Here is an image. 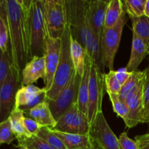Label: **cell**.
Listing matches in <instances>:
<instances>
[{"mask_svg":"<svg viewBox=\"0 0 149 149\" xmlns=\"http://www.w3.org/2000/svg\"><path fill=\"white\" fill-rule=\"evenodd\" d=\"M31 0H5L9 26L12 66L22 81L29 58L28 13Z\"/></svg>","mask_w":149,"mask_h":149,"instance_id":"obj_1","label":"cell"},{"mask_svg":"<svg viewBox=\"0 0 149 149\" xmlns=\"http://www.w3.org/2000/svg\"><path fill=\"white\" fill-rule=\"evenodd\" d=\"M29 58L44 56L47 37L44 13V0H31L28 13Z\"/></svg>","mask_w":149,"mask_h":149,"instance_id":"obj_2","label":"cell"},{"mask_svg":"<svg viewBox=\"0 0 149 149\" xmlns=\"http://www.w3.org/2000/svg\"><path fill=\"white\" fill-rule=\"evenodd\" d=\"M71 29L68 24L61 38V56L53 83L50 90L47 92V97L49 100H55L59 95L62 90L66 87L75 71L71 55Z\"/></svg>","mask_w":149,"mask_h":149,"instance_id":"obj_3","label":"cell"},{"mask_svg":"<svg viewBox=\"0 0 149 149\" xmlns=\"http://www.w3.org/2000/svg\"><path fill=\"white\" fill-rule=\"evenodd\" d=\"M87 0H66L68 23L71 36L86 48L93 33L87 19Z\"/></svg>","mask_w":149,"mask_h":149,"instance_id":"obj_4","label":"cell"},{"mask_svg":"<svg viewBox=\"0 0 149 149\" xmlns=\"http://www.w3.org/2000/svg\"><path fill=\"white\" fill-rule=\"evenodd\" d=\"M44 13L47 36L61 39L68 24L66 0H44Z\"/></svg>","mask_w":149,"mask_h":149,"instance_id":"obj_5","label":"cell"},{"mask_svg":"<svg viewBox=\"0 0 149 149\" xmlns=\"http://www.w3.org/2000/svg\"><path fill=\"white\" fill-rule=\"evenodd\" d=\"M129 16L124 10L120 20L111 29L104 28L102 33L100 42L103 54V63L109 71H113V63L116 54L121 42L124 26L127 22Z\"/></svg>","mask_w":149,"mask_h":149,"instance_id":"obj_6","label":"cell"},{"mask_svg":"<svg viewBox=\"0 0 149 149\" xmlns=\"http://www.w3.org/2000/svg\"><path fill=\"white\" fill-rule=\"evenodd\" d=\"M104 74L105 73L102 72L91 61L87 113V117L90 125L94 122L98 113L103 112L102 104L106 86Z\"/></svg>","mask_w":149,"mask_h":149,"instance_id":"obj_7","label":"cell"},{"mask_svg":"<svg viewBox=\"0 0 149 149\" xmlns=\"http://www.w3.org/2000/svg\"><path fill=\"white\" fill-rule=\"evenodd\" d=\"M81 77L75 70L68 84L59 95L53 100H48L51 112L57 122L78 102Z\"/></svg>","mask_w":149,"mask_h":149,"instance_id":"obj_8","label":"cell"},{"mask_svg":"<svg viewBox=\"0 0 149 149\" xmlns=\"http://www.w3.org/2000/svg\"><path fill=\"white\" fill-rule=\"evenodd\" d=\"M20 82L21 84V81L11 65L7 79L0 87V122L8 119L15 109L16 96Z\"/></svg>","mask_w":149,"mask_h":149,"instance_id":"obj_9","label":"cell"},{"mask_svg":"<svg viewBox=\"0 0 149 149\" xmlns=\"http://www.w3.org/2000/svg\"><path fill=\"white\" fill-rule=\"evenodd\" d=\"M51 129L66 133L88 135L90 124L87 116L80 111L77 103L57 122L55 127Z\"/></svg>","mask_w":149,"mask_h":149,"instance_id":"obj_10","label":"cell"},{"mask_svg":"<svg viewBox=\"0 0 149 149\" xmlns=\"http://www.w3.org/2000/svg\"><path fill=\"white\" fill-rule=\"evenodd\" d=\"M89 135L95 143L101 149H121L119 138L112 131L103 112L98 113L90 125Z\"/></svg>","mask_w":149,"mask_h":149,"instance_id":"obj_11","label":"cell"},{"mask_svg":"<svg viewBox=\"0 0 149 149\" xmlns=\"http://www.w3.org/2000/svg\"><path fill=\"white\" fill-rule=\"evenodd\" d=\"M146 77L147 74L141 80L138 87L130 92L125 100L129 108L127 121L125 123L128 128H132L138 124L143 123L144 115V87Z\"/></svg>","mask_w":149,"mask_h":149,"instance_id":"obj_12","label":"cell"},{"mask_svg":"<svg viewBox=\"0 0 149 149\" xmlns=\"http://www.w3.org/2000/svg\"><path fill=\"white\" fill-rule=\"evenodd\" d=\"M61 39H51L47 37L45 49V59L46 64V81H45V87L47 90H50L53 83L55 72L58 68L61 56Z\"/></svg>","mask_w":149,"mask_h":149,"instance_id":"obj_13","label":"cell"},{"mask_svg":"<svg viewBox=\"0 0 149 149\" xmlns=\"http://www.w3.org/2000/svg\"><path fill=\"white\" fill-rule=\"evenodd\" d=\"M47 100V90L45 88H39L33 84L21 86L16 96L15 108L23 112L27 111Z\"/></svg>","mask_w":149,"mask_h":149,"instance_id":"obj_14","label":"cell"},{"mask_svg":"<svg viewBox=\"0 0 149 149\" xmlns=\"http://www.w3.org/2000/svg\"><path fill=\"white\" fill-rule=\"evenodd\" d=\"M110 1L90 0L87 5V19L92 32L101 38L105 26L106 11Z\"/></svg>","mask_w":149,"mask_h":149,"instance_id":"obj_15","label":"cell"},{"mask_svg":"<svg viewBox=\"0 0 149 149\" xmlns=\"http://www.w3.org/2000/svg\"><path fill=\"white\" fill-rule=\"evenodd\" d=\"M46 64L45 56H35L31 59L22 72L21 86L33 84L39 79L46 81Z\"/></svg>","mask_w":149,"mask_h":149,"instance_id":"obj_16","label":"cell"},{"mask_svg":"<svg viewBox=\"0 0 149 149\" xmlns=\"http://www.w3.org/2000/svg\"><path fill=\"white\" fill-rule=\"evenodd\" d=\"M23 113L29 118L36 121L42 127L54 128L57 124V121L51 112L48 99L46 101L38 104L31 110Z\"/></svg>","mask_w":149,"mask_h":149,"instance_id":"obj_17","label":"cell"},{"mask_svg":"<svg viewBox=\"0 0 149 149\" xmlns=\"http://www.w3.org/2000/svg\"><path fill=\"white\" fill-rule=\"evenodd\" d=\"M148 55V47L143 41L132 33V49L126 68L130 72L138 71V68L144 58Z\"/></svg>","mask_w":149,"mask_h":149,"instance_id":"obj_18","label":"cell"},{"mask_svg":"<svg viewBox=\"0 0 149 149\" xmlns=\"http://www.w3.org/2000/svg\"><path fill=\"white\" fill-rule=\"evenodd\" d=\"M52 130L57 136L59 137L64 145L66 146L67 149L87 148V147H92L95 145V142L89 134L88 135H79V134L66 133V132H59V131L53 130Z\"/></svg>","mask_w":149,"mask_h":149,"instance_id":"obj_19","label":"cell"},{"mask_svg":"<svg viewBox=\"0 0 149 149\" xmlns=\"http://www.w3.org/2000/svg\"><path fill=\"white\" fill-rule=\"evenodd\" d=\"M90 66H91V61L89 59L88 57H87L84 71L81 77V84L79 86L78 102H77V106H78L79 111L86 116L87 113V106H88Z\"/></svg>","mask_w":149,"mask_h":149,"instance_id":"obj_20","label":"cell"},{"mask_svg":"<svg viewBox=\"0 0 149 149\" xmlns=\"http://www.w3.org/2000/svg\"><path fill=\"white\" fill-rule=\"evenodd\" d=\"M71 55L76 71L80 76H82L87 57V51L79 42L73 39L72 36L71 42Z\"/></svg>","mask_w":149,"mask_h":149,"instance_id":"obj_21","label":"cell"},{"mask_svg":"<svg viewBox=\"0 0 149 149\" xmlns=\"http://www.w3.org/2000/svg\"><path fill=\"white\" fill-rule=\"evenodd\" d=\"M124 10L123 1L121 0H110L106 11L104 28L111 29L114 27L120 20Z\"/></svg>","mask_w":149,"mask_h":149,"instance_id":"obj_22","label":"cell"},{"mask_svg":"<svg viewBox=\"0 0 149 149\" xmlns=\"http://www.w3.org/2000/svg\"><path fill=\"white\" fill-rule=\"evenodd\" d=\"M132 25V33L142 39L149 48V17L146 15L141 17L129 16Z\"/></svg>","mask_w":149,"mask_h":149,"instance_id":"obj_23","label":"cell"},{"mask_svg":"<svg viewBox=\"0 0 149 149\" xmlns=\"http://www.w3.org/2000/svg\"><path fill=\"white\" fill-rule=\"evenodd\" d=\"M9 37V26L5 0L0 1V49L1 52H7Z\"/></svg>","mask_w":149,"mask_h":149,"instance_id":"obj_24","label":"cell"},{"mask_svg":"<svg viewBox=\"0 0 149 149\" xmlns=\"http://www.w3.org/2000/svg\"><path fill=\"white\" fill-rule=\"evenodd\" d=\"M24 116L25 114L23 111L15 108L9 117L10 122H11L13 133H14L17 141H19L23 138H28V137L31 136L29 135V132L26 131V128H25L24 124H23Z\"/></svg>","mask_w":149,"mask_h":149,"instance_id":"obj_25","label":"cell"},{"mask_svg":"<svg viewBox=\"0 0 149 149\" xmlns=\"http://www.w3.org/2000/svg\"><path fill=\"white\" fill-rule=\"evenodd\" d=\"M146 69L144 70V71H135L131 73L130 77L129 79L127 80L126 82L122 85L121 91L119 94V97H120L122 100L125 101L128 95L130 93V92L132 91L133 89H135V87H138V85L140 84L141 80L143 79V77H146Z\"/></svg>","mask_w":149,"mask_h":149,"instance_id":"obj_26","label":"cell"},{"mask_svg":"<svg viewBox=\"0 0 149 149\" xmlns=\"http://www.w3.org/2000/svg\"><path fill=\"white\" fill-rule=\"evenodd\" d=\"M36 135L54 149H67L66 146L64 145L59 137L57 136L53 131L48 127H42Z\"/></svg>","mask_w":149,"mask_h":149,"instance_id":"obj_27","label":"cell"},{"mask_svg":"<svg viewBox=\"0 0 149 149\" xmlns=\"http://www.w3.org/2000/svg\"><path fill=\"white\" fill-rule=\"evenodd\" d=\"M124 9L128 16L141 17L145 15L147 0H124Z\"/></svg>","mask_w":149,"mask_h":149,"instance_id":"obj_28","label":"cell"},{"mask_svg":"<svg viewBox=\"0 0 149 149\" xmlns=\"http://www.w3.org/2000/svg\"><path fill=\"white\" fill-rule=\"evenodd\" d=\"M108 95L112 103L113 111L117 114L118 116L123 119L125 123H126L129 114V108L126 102L122 100L117 94L108 93Z\"/></svg>","mask_w":149,"mask_h":149,"instance_id":"obj_29","label":"cell"},{"mask_svg":"<svg viewBox=\"0 0 149 149\" xmlns=\"http://www.w3.org/2000/svg\"><path fill=\"white\" fill-rule=\"evenodd\" d=\"M17 141V146H25L29 149H54L37 135L23 138Z\"/></svg>","mask_w":149,"mask_h":149,"instance_id":"obj_30","label":"cell"},{"mask_svg":"<svg viewBox=\"0 0 149 149\" xmlns=\"http://www.w3.org/2000/svg\"><path fill=\"white\" fill-rule=\"evenodd\" d=\"M16 139L13 129L10 118L0 123V143L10 144Z\"/></svg>","mask_w":149,"mask_h":149,"instance_id":"obj_31","label":"cell"},{"mask_svg":"<svg viewBox=\"0 0 149 149\" xmlns=\"http://www.w3.org/2000/svg\"><path fill=\"white\" fill-rule=\"evenodd\" d=\"M104 77L107 93L119 95L122 86L116 79L114 70L109 71V73H105Z\"/></svg>","mask_w":149,"mask_h":149,"instance_id":"obj_32","label":"cell"},{"mask_svg":"<svg viewBox=\"0 0 149 149\" xmlns=\"http://www.w3.org/2000/svg\"><path fill=\"white\" fill-rule=\"evenodd\" d=\"M11 65L12 60L10 50L4 52V53L1 52V55H0V87L4 84V81L7 79Z\"/></svg>","mask_w":149,"mask_h":149,"instance_id":"obj_33","label":"cell"},{"mask_svg":"<svg viewBox=\"0 0 149 149\" xmlns=\"http://www.w3.org/2000/svg\"><path fill=\"white\" fill-rule=\"evenodd\" d=\"M118 138L121 149H139L137 141L129 138L126 132L121 133Z\"/></svg>","mask_w":149,"mask_h":149,"instance_id":"obj_34","label":"cell"},{"mask_svg":"<svg viewBox=\"0 0 149 149\" xmlns=\"http://www.w3.org/2000/svg\"><path fill=\"white\" fill-rule=\"evenodd\" d=\"M23 124H24L26 131L31 136L37 135L38 132L40 130L41 127H42V126L39 125L36 121L31 119V118L27 117V116H24V118H23Z\"/></svg>","mask_w":149,"mask_h":149,"instance_id":"obj_35","label":"cell"},{"mask_svg":"<svg viewBox=\"0 0 149 149\" xmlns=\"http://www.w3.org/2000/svg\"><path fill=\"white\" fill-rule=\"evenodd\" d=\"M131 73L132 72H130V71H127L126 67L125 68H121L117 71H115L116 79H117L118 81H119V82L120 83L122 86L126 82L127 80L130 77Z\"/></svg>","mask_w":149,"mask_h":149,"instance_id":"obj_36","label":"cell"},{"mask_svg":"<svg viewBox=\"0 0 149 149\" xmlns=\"http://www.w3.org/2000/svg\"><path fill=\"white\" fill-rule=\"evenodd\" d=\"M149 105V73L147 71L146 81L144 87V111Z\"/></svg>","mask_w":149,"mask_h":149,"instance_id":"obj_37","label":"cell"},{"mask_svg":"<svg viewBox=\"0 0 149 149\" xmlns=\"http://www.w3.org/2000/svg\"><path fill=\"white\" fill-rule=\"evenodd\" d=\"M135 141L137 142H142V141H149V133L144 134V135H138L135 137Z\"/></svg>","mask_w":149,"mask_h":149,"instance_id":"obj_38","label":"cell"},{"mask_svg":"<svg viewBox=\"0 0 149 149\" xmlns=\"http://www.w3.org/2000/svg\"><path fill=\"white\" fill-rule=\"evenodd\" d=\"M139 146V149H149V141L137 142Z\"/></svg>","mask_w":149,"mask_h":149,"instance_id":"obj_39","label":"cell"},{"mask_svg":"<svg viewBox=\"0 0 149 149\" xmlns=\"http://www.w3.org/2000/svg\"><path fill=\"white\" fill-rule=\"evenodd\" d=\"M143 123H149V111L143 115Z\"/></svg>","mask_w":149,"mask_h":149,"instance_id":"obj_40","label":"cell"},{"mask_svg":"<svg viewBox=\"0 0 149 149\" xmlns=\"http://www.w3.org/2000/svg\"><path fill=\"white\" fill-rule=\"evenodd\" d=\"M145 15L149 17V0H147L145 9Z\"/></svg>","mask_w":149,"mask_h":149,"instance_id":"obj_41","label":"cell"},{"mask_svg":"<svg viewBox=\"0 0 149 149\" xmlns=\"http://www.w3.org/2000/svg\"><path fill=\"white\" fill-rule=\"evenodd\" d=\"M78 149H101V148H100L98 146H97L95 143V145L92 147H87V148H78Z\"/></svg>","mask_w":149,"mask_h":149,"instance_id":"obj_42","label":"cell"},{"mask_svg":"<svg viewBox=\"0 0 149 149\" xmlns=\"http://www.w3.org/2000/svg\"><path fill=\"white\" fill-rule=\"evenodd\" d=\"M148 111H149V105L148 106V107H147L146 109H145V111H144V114H145V113H146V112H148Z\"/></svg>","mask_w":149,"mask_h":149,"instance_id":"obj_43","label":"cell"},{"mask_svg":"<svg viewBox=\"0 0 149 149\" xmlns=\"http://www.w3.org/2000/svg\"><path fill=\"white\" fill-rule=\"evenodd\" d=\"M17 147L19 149H29V148H26V147H25V146H17Z\"/></svg>","mask_w":149,"mask_h":149,"instance_id":"obj_44","label":"cell"},{"mask_svg":"<svg viewBox=\"0 0 149 149\" xmlns=\"http://www.w3.org/2000/svg\"><path fill=\"white\" fill-rule=\"evenodd\" d=\"M146 69H147V71H148V72L149 73V65H148V68H146Z\"/></svg>","mask_w":149,"mask_h":149,"instance_id":"obj_45","label":"cell"},{"mask_svg":"<svg viewBox=\"0 0 149 149\" xmlns=\"http://www.w3.org/2000/svg\"><path fill=\"white\" fill-rule=\"evenodd\" d=\"M148 55H149V48H148Z\"/></svg>","mask_w":149,"mask_h":149,"instance_id":"obj_46","label":"cell"}]
</instances>
